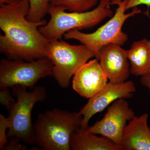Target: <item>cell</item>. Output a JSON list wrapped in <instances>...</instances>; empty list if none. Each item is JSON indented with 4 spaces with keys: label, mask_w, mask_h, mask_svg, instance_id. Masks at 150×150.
<instances>
[{
    "label": "cell",
    "mask_w": 150,
    "mask_h": 150,
    "mask_svg": "<svg viewBox=\"0 0 150 150\" xmlns=\"http://www.w3.org/2000/svg\"><path fill=\"white\" fill-rule=\"evenodd\" d=\"M27 0H21L0 7V51L11 60L31 62L46 57L49 41L39 30L47 23L44 19L39 22L26 18L29 10Z\"/></svg>",
    "instance_id": "cell-1"
},
{
    "label": "cell",
    "mask_w": 150,
    "mask_h": 150,
    "mask_svg": "<svg viewBox=\"0 0 150 150\" xmlns=\"http://www.w3.org/2000/svg\"><path fill=\"white\" fill-rule=\"evenodd\" d=\"M82 121L79 112L54 108L40 113L33 124L34 144L44 150H71V137Z\"/></svg>",
    "instance_id": "cell-2"
},
{
    "label": "cell",
    "mask_w": 150,
    "mask_h": 150,
    "mask_svg": "<svg viewBox=\"0 0 150 150\" xmlns=\"http://www.w3.org/2000/svg\"><path fill=\"white\" fill-rule=\"evenodd\" d=\"M110 5V0H100L98 5L93 10L68 13L62 8L50 5L48 12L51 16L50 21L39 27V31L51 41L61 39L62 35L72 30L93 27L105 19L113 16Z\"/></svg>",
    "instance_id": "cell-3"
},
{
    "label": "cell",
    "mask_w": 150,
    "mask_h": 150,
    "mask_svg": "<svg viewBox=\"0 0 150 150\" xmlns=\"http://www.w3.org/2000/svg\"><path fill=\"white\" fill-rule=\"evenodd\" d=\"M11 88L12 93L16 100L8 109L10 122L8 137H16L26 144H33L34 133L31 113L36 103L42 102L46 99V88L37 86L29 91L27 88L21 86H14Z\"/></svg>",
    "instance_id": "cell-4"
},
{
    "label": "cell",
    "mask_w": 150,
    "mask_h": 150,
    "mask_svg": "<svg viewBox=\"0 0 150 150\" xmlns=\"http://www.w3.org/2000/svg\"><path fill=\"white\" fill-rule=\"evenodd\" d=\"M128 0H121L116 4L118 8L115 14L105 24L95 32L86 33L79 30H72L65 33L66 40L74 39L88 47L94 53L96 59L98 60L100 51L103 46L110 43L122 46L128 40V35L122 31V27L127 19L141 13L137 7L131 12L126 13V6Z\"/></svg>",
    "instance_id": "cell-5"
},
{
    "label": "cell",
    "mask_w": 150,
    "mask_h": 150,
    "mask_svg": "<svg viewBox=\"0 0 150 150\" xmlns=\"http://www.w3.org/2000/svg\"><path fill=\"white\" fill-rule=\"evenodd\" d=\"M46 57L53 64V76L63 88H67L75 73L91 58L94 53L84 45H72L60 39L50 41Z\"/></svg>",
    "instance_id": "cell-6"
},
{
    "label": "cell",
    "mask_w": 150,
    "mask_h": 150,
    "mask_svg": "<svg viewBox=\"0 0 150 150\" xmlns=\"http://www.w3.org/2000/svg\"><path fill=\"white\" fill-rule=\"evenodd\" d=\"M53 76V64L48 57L31 61L2 59L0 62V88L21 86L32 89L39 80Z\"/></svg>",
    "instance_id": "cell-7"
},
{
    "label": "cell",
    "mask_w": 150,
    "mask_h": 150,
    "mask_svg": "<svg viewBox=\"0 0 150 150\" xmlns=\"http://www.w3.org/2000/svg\"><path fill=\"white\" fill-rule=\"evenodd\" d=\"M135 116L128 101L126 99L120 98L110 105L101 120L88 126L86 131L105 137L121 148L124 128L127 122Z\"/></svg>",
    "instance_id": "cell-8"
},
{
    "label": "cell",
    "mask_w": 150,
    "mask_h": 150,
    "mask_svg": "<svg viewBox=\"0 0 150 150\" xmlns=\"http://www.w3.org/2000/svg\"><path fill=\"white\" fill-rule=\"evenodd\" d=\"M136 86L132 81L119 83L108 82L102 90L89 100L79 112L83 117L81 129L86 130L90 120L95 114L103 111L115 100L120 98L130 99L136 92Z\"/></svg>",
    "instance_id": "cell-9"
},
{
    "label": "cell",
    "mask_w": 150,
    "mask_h": 150,
    "mask_svg": "<svg viewBox=\"0 0 150 150\" xmlns=\"http://www.w3.org/2000/svg\"><path fill=\"white\" fill-rule=\"evenodd\" d=\"M108 79L96 59L89 61L73 76V89L80 96L91 98L107 85Z\"/></svg>",
    "instance_id": "cell-10"
},
{
    "label": "cell",
    "mask_w": 150,
    "mask_h": 150,
    "mask_svg": "<svg viewBox=\"0 0 150 150\" xmlns=\"http://www.w3.org/2000/svg\"><path fill=\"white\" fill-rule=\"evenodd\" d=\"M114 43L108 44L100 51V64L109 82L119 83L126 81L130 74L126 50Z\"/></svg>",
    "instance_id": "cell-11"
},
{
    "label": "cell",
    "mask_w": 150,
    "mask_h": 150,
    "mask_svg": "<svg viewBox=\"0 0 150 150\" xmlns=\"http://www.w3.org/2000/svg\"><path fill=\"white\" fill-rule=\"evenodd\" d=\"M149 114L135 116L123 130L121 147L122 150H150V128Z\"/></svg>",
    "instance_id": "cell-12"
},
{
    "label": "cell",
    "mask_w": 150,
    "mask_h": 150,
    "mask_svg": "<svg viewBox=\"0 0 150 150\" xmlns=\"http://www.w3.org/2000/svg\"><path fill=\"white\" fill-rule=\"evenodd\" d=\"M80 129L72 135L70 146L73 150H122L121 146L105 137H99Z\"/></svg>",
    "instance_id": "cell-13"
},
{
    "label": "cell",
    "mask_w": 150,
    "mask_h": 150,
    "mask_svg": "<svg viewBox=\"0 0 150 150\" xmlns=\"http://www.w3.org/2000/svg\"><path fill=\"white\" fill-rule=\"evenodd\" d=\"M126 52L131 74L141 76L150 73V40L144 38L135 41Z\"/></svg>",
    "instance_id": "cell-14"
},
{
    "label": "cell",
    "mask_w": 150,
    "mask_h": 150,
    "mask_svg": "<svg viewBox=\"0 0 150 150\" xmlns=\"http://www.w3.org/2000/svg\"><path fill=\"white\" fill-rule=\"evenodd\" d=\"M100 0H49L50 5L70 12H84L95 6Z\"/></svg>",
    "instance_id": "cell-15"
},
{
    "label": "cell",
    "mask_w": 150,
    "mask_h": 150,
    "mask_svg": "<svg viewBox=\"0 0 150 150\" xmlns=\"http://www.w3.org/2000/svg\"><path fill=\"white\" fill-rule=\"evenodd\" d=\"M29 3V10L26 18L32 22H39L48 13L50 4L49 0H27Z\"/></svg>",
    "instance_id": "cell-16"
},
{
    "label": "cell",
    "mask_w": 150,
    "mask_h": 150,
    "mask_svg": "<svg viewBox=\"0 0 150 150\" xmlns=\"http://www.w3.org/2000/svg\"><path fill=\"white\" fill-rule=\"evenodd\" d=\"M10 127V122L8 117L6 118L3 114H0V149L3 148L8 142L7 130Z\"/></svg>",
    "instance_id": "cell-17"
},
{
    "label": "cell",
    "mask_w": 150,
    "mask_h": 150,
    "mask_svg": "<svg viewBox=\"0 0 150 150\" xmlns=\"http://www.w3.org/2000/svg\"><path fill=\"white\" fill-rule=\"evenodd\" d=\"M16 102V100L11 95L9 88L1 89L0 91V103L8 109L12 105Z\"/></svg>",
    "instance_id": "cell-18"
},
{
    "label": "cell",
    "mask_w": 150,
    "mask_h": 150,
    "mask_svg": "<svg viewBox=\"0 0 150 150\" xmlns=\"http://www.w3.org/2000/svg\"><path fill=\"white\" fill-rule=\"evenodd\" d=\"M9 141L3 148L2 150H25L27 149L25 146L22 144L21 140L16 137H12L9 138Z\"/></svg>",
    "instance_id": "cell-19"
},
{
    "label": "cell",
    "mask_w": 150,
    "mask_h": 150,
    "mask_svg": "<svg viewBox=\"0 0 150 150\" xmlns=\"http://www.w3.org/2000/svg\"><path fill=\"white\" fill-rule=\"evenodd\" d=\"M141 5H145L147 6L148 8H149L150 0H128L126 4V11Z\"/></svg>",
    "instance_id": "cell-20"
},
{
    "label": "cell",
    "mask_w": 150,
    "mask_h": 150,
    "mask_svg": "<svg viewBox=\"0 0 150 150\" xmlns=\"http://www.w3.org/2000/svg\"><path fill=\"white\" fill-rule=\"evenodd\" d=\"M140 82L142 85L147 88L150 91V73L141 76Z\"/></svg>",
    "instance_id": "cell-21"
},
{
    "label": "cell",
    "mask_w": 150,
    "mask_h": 150,
    "mask_svg": "<svg viewBox=\"0 0 150 150\" xmlns=\"http://www.w3.org/2000/svg\"><path fill=\"white\" fill-rule=\"evenodd\" d=\"M21 0H0V6L10 5L18 2Z\"/></svg>",
    "instance_id": "cell-22"
},
{
    "label": "cell",
    "mask_w": 150,
    "mask_h": 150,
    "mask_svg": "<svg viewBox=\"0 0 150 150\" xmlns=\"http://www.w3.org/2000/svg\"><path fill=\"white\" fill-rule=\"evenodd\" d=\"M110 5H116V4L121 0H110Z\"/></svg>",
    "instance_id": "cell-23"
}]
</instances>
